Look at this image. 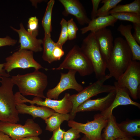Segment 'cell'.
<instances>
[{
	"label": "cell",
	"instance_id": "b9f144b4",
	"mask_svg": "<svg viewBox=\"0 0 140 140\" xmlns=\"http://www.w3.org/2000/svg\"><path fill=\"white\" fill-rule=\"evenodd\" d=\"M81 140H90V139L85 135H84Z\"/></svg>",
	"mask_w": 140,
	"mask_h": 140
},
{
	"label": "cell",
	"instance_id": "f1b7e54d",
	"mask_svg": "<svg viewBox=\"0 0 140 140\" xmlns=\"http://www.w3.org/2000/svg\"><path fill=\"white\" fill-rule=\"evenodd\" d=\"M61 27V32L57 41L56 43L57 45L62 47V46L68 39L67 30V21L62 18L60 22Z\"/></svg>",
	"mask_w": 140,
	"mask_h": 140
},
{
	"label": "cell",
	"instance_id": "e0dca14e",
	"mask_svg": "<svg viewBox=\"0 0 140 140\" xmlns=\"http://www.w3.org/2000/svg\"><path fill=\"white\" fill-rule=\"evenodd\" d=\"M102 56L106 62L109 60L114 46V40L111 30L106 28L95 33Z\"/></svg>",
	"mask_w": 140,
	"mask_h": 140
},
{
	"label": "cell",
	"instance_id": "f546056e",
	"mask_svg": "<svg viewBox=\"0 0 140 140\" xmlns=\"http://www.w3.org/2000/svg\"><path fill=\"white\" fill-rule=\"evenodd\" d=\"M78 29L73 18H71L67 22L68 40H72L76 38L77 32Z\"/></svg>",
	"mask_w": 140,
	"mask_h": 140
},
{
	"label": "cell",
	"instance_id": "4dcf8cb0",
	"mask_svg": "<svg viewBox=\"0 0 140 140\" xmlns=\"http://www.w3.org/2000/svg\"><path fill=\"white\" fill-rule=\"evenodd\" d=\"M80 133L76 129L71 128L65 132L62 140H77L80 137Z\"/></svg>",
	"mask_w": 140,
	"mask_h": 140
},
{
	"label": "cell",
	"instance_id": "9c48e42d",
	"mask_svg": "<svg viewBox=\"0 0 140 140\" xmlns=\"http://www.w3.org/2000/svg\"><path fill=\"white\" fill-rule=\"evenodd\" d=\"M70 95L69 93H66L63 97L59 100L51 99L46 97L45 100H43L42 98L37 97H34L32 100H30L18 93L16 96V100L18 103L28 102L31 104H36L37 106L48 107L54 110L56 112L68 114L71 112L73 107Z\"/></svg>",
	"mask_w": 140,
	"mask_h": 140
},
{
	"label": "cell",
	"instance_id": "8fae6325",
	"mask_svg": "<svg viewBox=\"0 0 140 140\" xmlns=\"http://www.w3.org/2000/svg\"><path fill=\"white\" fill-rule=\"evenodd\" d=\"M107 121L108 120H104L97 114L94 116L93 120L88 121L85 123L70 120L68 121V125L84 134L90 140H102V131Z\"/></svg>",
	"mask_w": 140,
	"mask_h": 140
},
{
	"label": "cell",
	"instance_id": "7bdbcfd3",
	"mask_svg": "<svg viewBox=\"0 0 140 140\" xmlns=\"http://www.w3.org/2000/svg\"><path fill=\"white\" fill-rule=\"evenodd\" d=\"M129 140H138L133 138L132 137H128Z\"/></svg>",
	"mask_w": 140,
	"mask_h": 140
},
{
	"label": "cell",
	"instance_id": "44dd1931",
	"mask_svg": "<svg viewBox=\"0 0 140 140\" xmlns=\"http://www.w3.org/2000/svg\"><path fill=\"white\" fill-rule=\"evenodd\" d=\"M104 128L101 135L102 140H114L127 137L119 128L116 118L113 114L108 119Z\"/></svg>",
	"mask_w": 140,
	"mask_h": 140
},
{
	"label": "cell",
	"instance_id": "5bb4252c",
	"mask_svg": "<svg viewBox=\"0 0 140 140\" xmlns=\"http://www.w3.org/2000/svg\"><path fill=\"white\" fill-rule=\"evenodd\" d=\"M116 95L110 106L105 110L97 114L104 120H107L112 114L114 108L119 106L132 105L140 108V104L132 100L128 90L125 88L118 86L116 82H114Z\"/></svg>",
	"mask_w": 140,
	"mask_h": 140
},
{
	"label": "cell",
	"instance_id": "ba28073f",
	"mask_svg": "<svg viewBox=\"0 0 140 140\" xmlns=\"http://www.w3.org/2000/svg\"><path fill=\"white\" fill-rule=\"evenodd\" d=\"M116 82L119 86L126 88L130 96L134 100L139 98L140 61L132 60Z\"/></svg>",
	"mask_w": 140,
	"mask_h": 140
},
{
	"label": "cell",
	"instance_id": "d6986e66",
	"mask_svg": "<svg viewBox=\"0 0 140 140\" xmlns=\"http://www.w3.org/2000/svg\"><path fill=\"white\" fill-rule=\"evenodd\" d=\"M117 20L111 15L97 17L90 20L88 25L80 29L82 34L88 31L95 33L97 31L108 26H113Z\"/></svg>",
	"mask_w": 140,
	"mask_h": 140
},
{
	"label": "cell",
	"instance_id": "e575fe53",
	"mask_svg": "<svg viewBox=\"0 0 140 140\" xmlns=\"http://www.w3.org/2000/svg\"><path fill=\"white\" fill-rule=\"evenodd\" d=\"M64 54L62 47L57 46L54 48L52 52V55L55 61L60 60Z\"/></svg>",
	"mask_w": 140,
	"mask_h": 140
},
{
	"label": "cell",
	"instance_id": "9a60e30c",
	"mask_svg": "<svg viewBox=\"0 0 140 140\" xmlns=\"http://www.w3.org/2000/svg\"><path fill=\"white\" fill-rule=\"evenodd\" d=\"M116 95L115 89L108 93L105 96L95 99H89L77 108L76 113L94 111L102 112L106 109L113 101Z\"/></svg>",
	"mask_w": 140,
	"mask_h": 140
},
{
	"label": "cell",
	"instance_id": "d6a6232c",
	"mask_svg": "<svg viewBox=\"0 0 140 140\" xmlns=\"http://www.w3.org/2000/svg\"><path fill=\"white\" fill-rule=\"evenodd\" d=\"M65 131L59 127L53 132L52 136L49 140H62Z\"/></svg>",
	"mask_w": 140,
	"mask_h": 140
},
{
	"label": "cell",
	"instance_id": "8992f818",
	"mask_svg": "<svg viewBox=\"0 0 140 140\" xmlns=\"http://www.w3.org/2000/svg\"><path fill=\"white\" fill-rule=\"evenodd\" d=\"M80 48L92 62L96 78L98 79L106 75V62L102 56L94 33L90 32L83 39Z\"/></svg>",
	"mask_w": 140,
	"mask_h": 140
},
{
	"label": "cell",
	"instance_id": "83f0119b",
	"mask_svg": "<svg viewBox=\"0 0 140 140\" xmlns=\"http://www.w3.org/2000/svg\"><path fill=\"white\" fill-rule=\"evenodd\" d=\"M117 20L127 21L134 24H140V15L130 12H118L111 14Z\"/></svg>",
	"mask_w": 140,
	"mask_h": 140
},
{
	"label": "cell",
	"instance_id": "f35d334b",
	"mask_svg": "<svg viewBox=\"0 0 140 140\" xmlns=\"http://www.w3.org/2000/svg\"><path fill=\"white\" fill-rule=\"evenodd\" d=\"M0 140H14L8 135L0 131Z\"/></svg>",
	"mask_w": 140,
	"mask_h": 140
},
{
	"label": "cell",
	"instance_id": "ffe728a7",
	"mask_svg": "<svg viewBox=\"0 0 140 140\" xmlns=\"http://www.w3.org/2000/svg\"><path fill=\"white\" fill-rule=\"evenodd\" d=\"M132 26L131 24H120L117 31L125 38L128 45L132 52V60L140 61V46L134 39L132 33Z\"/></svg>",
	"mask_w": 140,
	"mask_h": 140
},
{
	"label": "cell",
	"instance_id": "ab89813d",
	"mask_svg": "<svg viewBox=\"0 0 140 140\" xmlns=\"http://www.w3.org/2000/svg\"><path fill=\"white\" fill-rule=\"evenodd\" d=\"M19 140H41L38 136H32L21 139Z\"/></svg>",
	"mask_w": 140,
	"mask_h": 140
},
{
	"label": "cell",
	"instance_id": "d590c367",
	"mask_svg": "<svg viewBox=\"0 0 140 140\" xmlns=\"http://www.w3.org/2000/svg\"><path fill=\"white\" fill-rule=\"evenodd\" d=\"M101 0H92V9L91 13V19L96 17V15L98 10V8Z\"/></svg>",
	"mask_w": 140,
	"mask_h": 140
},
{
	"label": "cell",
	"instance_id": "603a6c76",
	"mask_svg": "<svg viewBox=\"0 0 140 140\" xmlns=\"http://www.w3.org/2000/svg\"><path fill=\"white\" fill-rule=\"evenodd\" d=\"M69 120V114H61L55 112L45 120L46 124L45 130L53 131L60 126L64 121H68Z\"/></svg>",
	"mask_w": 140,
	"mask_h": 140
},
{
	"label": "cell",
	"instance_id": "5b68a950",
	"mask_svg": "<svg viewBox=\"0 0 140 140\" xmlns=\"http://www.w3.org/2000/svg\"><path fill=\"white\" fill-rule=\"evenodd\" d=\"M64 69L75 71L82 76L90 75L94 72L91 61L84 54L80 47L76 45L69 51L58 67L53 69L58 70Z\"/></svg>",
	"mask_w": 140,
	"mask_h": 140
},
{
	"label": "cell",
	"instance_id": "2e32d148",
	"mask_svg": "<svg viewBox=\"0 0 140 140\" xmlns=\"http://www.w3.org/2000/svg\"><path fill=\"white\" fill-rule=\"evenodd\" d=\"M64 8L62 14L65 16L69 14L75 17L81 25L88 24L90 20L84 8L80 2L77 0H59Z\"/></svg>",
	"mask_w": 140,
	"mask_h": 140
},
{
	"label": "cell",
	"instance_id": "4fadbf2b",
	"mask_svg": "<svg viewBox=\"0 0 140 140\" xmlns=\"http://www.w3.org/2000/svg\"><path fill=\"white\" fill-rule=\"evenodd\" d=\"M20 29H17L11 26V28L18 34L19 49H25L35 52H40L43 50L41 45L43 41L37 39V36L38 34V30L31 33L28 32L25 29L23 24H20Z\"/></svg>",
	"mask_w": 140,
	"mask_h": 140
},
{
	"label": "cell",
	"instance_id": "8d00e7d4",
	"mask_svg": "<svg viewBox=\"0 0 140 140\" xmlns=\"http://www.w3.org/2000/svg\"><path fill=\"white\" fill-rule=\"evenodd\" d=\"M134 32L133 36L137 42L140 44V24H134Z\"/></svg>",
	"mask_w": 140,
	"mask_h": 140
},
{
	"label": "cell",
	"instance_id": "74e56055",
	"mask_svg": "<svg viewBox=\"0 0 140 140\" xmlns=\"http://www.w3.org/2000/svg\"><path fill=\"white\" fill-rule=\"evenodd\" d=\"M4 63L0 64V82L2 77H10L9 73H7L4 69Z\"/></svg>",
	"mask_w": 140,
	"mask_h": 140
},
{
	"label": "cell",
	"instance_id": "60d3db41",
	"mask_svg": "<svg viewBox=\"0 0 140 140\" xmlns=\"http://www.w3.org/2000/svg\"><path fill=\"white\" fill-rule=\"evenodd\" d=\"M114 140H129V138L127 137L118 138Z\"/></svg>",
	"mask_w": 140,
	"mask_h": 140
},
{
	"label": "cell",
	"instance_id": "7c38bea8",
	"mask_svg": "<svg viewBox=\"0 0 140 140\" xmlns=\"http://www.w3.org/2000/svg\"><path fill=\"white\" fill-rule=\"evenodd\" d=\"M76 72L72 70H68L67 73H60V80L54 88L48 90L46 94V97L58 100L60 94L68 89H73L78 92L84 88L83 86L79 83L75 78Z\"/></svg>",
	"mask_w": 140,
	"mask_h": 140
},
{
	"label": "cell",
	"instance_id": "52a82bcc",
	"mask_svg": "<svg viewBox=\"0 0 140 140\" xmlns=\"http://www.w3.org/2000/svg\"><path fill=\"white\" fill-rule=\"evenodd\" d=\"M0 131L8 135L14 140L38 136L42 132L39 125L32 119H28L24 125L0 121Z\"/></svg>",
	"mask_w": 140,
	"mask_h": 140
},
{
	"label": "cell",
	"instance_id": "cb8c5ba5",
	"mask_svg": "<svg viewBox=\"0 0 140 140\" xmlns=\"http://www.w3.org/2000/svg\"><path fill=\"white\" fill-rule=\"evenodd\" d=\"M43 41L42 58L44 61L51 64L55 61L52 55V52L57 45L56 43L51 38V36H44Z\"/></svg>",
	"mask_w": 140,
	"mask_h": 140
},
{
	"label": "cell",
	"instance_id": "7402d4cb",
	"mask_svg": "<svg viewBox=\"0 0 140 140\" xmlns=\"http://www.w3.org/2000/svg\"><path fill=\"white\" fill-rule=\"evenodd\" d=\"M117 125L121 131L128 137L140 136V120L127 119Z\"/></svg>",
	"mask_w": 140,
	"mask_h": 140
},
{
	"label": "cell",
	"instance_id": "484cf974",
	"mask_svg": "<svg viewBox=\"0 0 140 140\" xmlns=\"http://www.w3.org/2000/svg\"><path fill=\"white\" fill-rule=\"evenodd\" d=\"M118 12H130L140 15V0H135L129 3L117 5L110 10L108 15Z\"/></svg>",
	"mask_w": 140,
	"mask_h": 140
},
{
	"label": "cell",
	"instance_id": "6da1fadb",
	"mask_svg": "<svg viewBox=\"0 0 140 140\" xmlns=\"http://www.w3.org/2000/svg\"><path fill=\"white\" fill-rule=\"evenodd\" d=\"M14 85H16L19 92L23 96L32 95L45 98L44 91L48 83L47 75L39 70L23 75L18 74L11 78Z\"/></svg>",
	"mask_w": 140,
	"mask_h": 140
},
{
	"label": "cell",
	"instance_id": "836d02e7",
	"mask_svg": "<svg viewBox=\"0 0 140 140\" xmlns=\"http://www.w3.org/2000/svg\"><path fill=\"white\" fill-rule=\"evenodd\" d=\"M17 41L11 38L9 36L3 38H0V47L6 46L15 45Z\"/></svg>",
	"mask_w": 140,
	"mask_h": 140
},
{
	"label": "cell",
	"instance_id": "3957f363",
	"mask_svg": "<svg viewBox=\"0 0 140 140\" xmlns=\"http://www.w3.org/2000/svg\"><path fill=\"white\" fill-rule=\"evenodd\" d=\"M0 82V121L16 123L19 121L11 78L2 77Z\"/></svg>",
	"mask_w": 140,
	"mask_h": 140
},
{
	"label": "cell",
	"instance_id": "d4e9b609",
	"mask_svg": "<svg viewBox=\"0 0 140 140\" xmlns=\"http://www.w3.org/2000/svg\"><path fill=\"white\" fill-rule=\"evenodd\" d=\"M54 0H50L47 3L46 10L42 20V25L44 31V36H51L52 30V16Z\"/></svg>",
	"mask_w": 140,
	"mask_h": 140
},
{
	"label": "cell",
	"instance_id": "7a4b0ae2",
	"mask_svg": "<svg viewBox=\"0 0 140 140\" xmlns=\"http://www.w3.org/2000/svg\"><path fill=\"white\" fill-rule=\"evenodd\" d=\"M132 60V52L125 40L121 37L116 38L112 51L106 62L109 75L117 81Z\"/></svg>",
	"mask_w": 140,
	"mask_h": 140
},
{
	"label": "cell",
	"instance_id": "4316f807",
	"mask_svg": "<svg viewBox=\"0 0 140 140\" xmlns=\"http://www.w3.org/2000/svg\"><path fill=\"white\" fill-rule=\"evenodd\" d=\"M122 1V0H103L101 3L102 6L98 9L96 17L105 16L108 15V13L115 7L118 4Z\"/></svg>",
	"mask_w": 140,
	"mask_h": 140
},
{
	"label": "cell",
	"instance_id": "277c9868",
	"mask_svg": "<svg viewBox=\"0 0 140 140\" xmlns=\"http://www.w3.org/2000/svg\"><path fill=\"white\" fill-rule=\"evenodd\" d=\"M111 77L109 74L101 77L94 82L89 85L78 93L70 95V98L73 105L72 109L70 113V120H73L76 113L78 107L91 97L98 94L109 93L115 89L114 85H105V82Z\"/></svg>",
	"mask_w": 140,
	"mask_h": 140
},
{
	"label": "cell",
	"instance_id": "30bf717a",
	"mask_svg": "<svg viewBox=\"0 0 140 140\" xmlns=\"http://www.w3.org/2000/svg\"><path fill=\"white\" fill-rule=\"evenodd\" d=\"M33 54V52L31 51L19 49L6 58L4 69L9 73L13 69L16 68L25 69L33 68L35 70L44 68L35 60Z\"/></svg>",
	"mask_w": 140,
	"mask_h": 140
},
{
	"label": "cell",
	"instance_id": "ac0fdd59",
	"mask_svg": "<svg viewBox=\"0 0 140 140\" xmlns=\"http://www.w3.org/2000/svg\"><path fill=\"white\" fill-rule=\"evenodd\" d=\"M16 108L19 113L29 114L33 118L39 117L45 121L55 112L45 106H37L33 104L27 105L24 103H16Z\"/></svg>",
	"mask_w": 140,
	"mask_h": 140
},
{
	"label": "cell",
	"instance_id": "1f68e13d",
	"mask_svg": "<svg viewBox=\"0 0 140 140\" xmlns=\"http://www.w3.org/2000/svg\"><path fill=\"white\" fill-rule=\"evenodd\" d=\"M28 23L27 31L28 32L31 33L37 30L38 19L36 17H30Z\"/></svg>",
	"mask_w": 140,
	"mask_h": 140
}]
</instances>
